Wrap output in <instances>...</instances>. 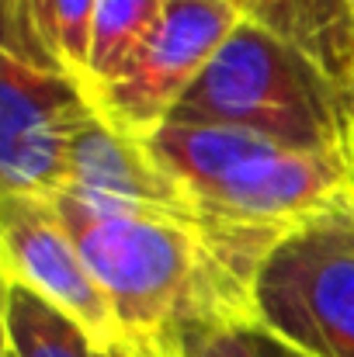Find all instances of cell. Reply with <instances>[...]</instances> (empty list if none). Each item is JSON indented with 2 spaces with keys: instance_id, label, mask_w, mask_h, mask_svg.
Returning <instances> with one entry per match:
<instances>
[{
  "instance_id": "1",
  "label": "cell",
  "mask_w": 354,
  "mask_h": 357,
  "mask_svg": "<svg viewBox=\"0 0 354 357\" xmlns=\"http://www.w3.org/2000/svg\"><path fill=\"white\" fill-rule=\"evenodd\" d=\"M142 146L205 219L216 264L250 309L271 250L309 219L354 205L344 156L292 149L243 128L184 121L160 125Z\"/></svg>"
},
{
  "instance_id": "2",
  "label": "cell",
  "mask_w": 354,
  "mask_h": 357,
  "mask_svg": "<svg viewBox=\"0 0 354 357\" xmlns=\"http://www.w3.org/2000/svg\"><path fill=\"white\" fill-rule=\"evenodd\" d=\"M52 202L108 295L125 357H188L202 333L253 326L202 219L101 212L66 195Z\"/></svg>"
},
{
  "instance_id": "3",
  "label": "cell",
  "mask_w": 354,
  "mask_h": 357,
  "mask_svg": "<svg viewBox=\"0 0 354 357\" xmlns=\"http://www.w3.org/2000/svg\"><path fill=\"white\" fill-rule=\"evenodd\" d=\"M170 121L243 128L292 149L330 153L351 163L354 94L299 49L239 21Z\"/></svg>"
},
{
  "instance_id": "4",
  "label": "cell",
  "mask_w": 354,
  "mask_h": 357,
  "mask_svg": "<svg viewBox=\"0 0 354 357\" xmlns=\"http://www.w3.org/2000/svg\"><path fill=\"white\" fill-rule=\"evenodd\" d=\"M253 326L306 357H354V205L271 250L253 284Z\"/></svg>"
},
{
  "instance_id": "5",
  "label": "cell",
  "mask_w": 354,
  "mask_h": 357,
  "mask_svg": "<svg viewBox=\"0 0 354 357\" xmlns=\"http://www.w3.org/2000/svg\"><path fill=\"white\" fill-rule=\"evenodd\" d=\"M239 21L243 14L230 0H167V10L139 56L87 98L98 119L135 142H146L170 121L181 98Z\"/></svg>"
},
{
  "instance_id": "6",
  "label": "cell",
  "mask_w": 354,
  "mask_h": 357,
  "mask_svg": "<svg viewBox=\"0 0 354 357\" xmlns=\"http://www.w3.org/2000/svg\"><path fill=\"white\" fill-rule=\"evenodd\" d=\"M98 119L84 87L0 52V188L3 195L59 198L73 153Z\"/></svg>"
},
{
  "instance_id": "7",
  "label": "cell",
  "mask_w": 354,
  "mask_h": 357,
  "mask_svg": "<svg viewBox=\"0 0 354 357\" xmlns=\"http://www.w3.org/2000/svg\"><path fill=\"white\" fill-rule=\"evenodd\" d=\"M3 284H17L63 316H70L105 351L121 354L115 312L105 288L87 267L52 198L3 195L0 202Z\"/></svg>"
},
{
  "instance_id": "8",
  "label": "cell",
  "mask_w": 354,
  "mask_h": 357,
  "mask_svg": "<svg viewBox=\"0 0 354 357\" xmlns=\"http://www.w3.org/2000/svg\"><path fill=\"white\" fill-rule=\"evenodd\" d=\"M3 351L10 357H121L17 284H3Z\"/></svg>"
},
{
  "instance_id": "9",
  "label": "cell",
  "mask_w": 354,
  "mask_h": 357,
  "mask_svg": "<svg viewBox=\"0 0 354 357\" xmlns=\"http://www.w3.org/2000/svg\"><path fill=\"white\" fill-rule=\"evenodd\" d=\"M163 10H167V0H98L87 73L80 84L87 98L101 91L105 84H112L139 56V49L156 31Z\"/></svg>"
},
{
  "instance_id": "10",
  "label": "cell",
  "mask_w": 354,
  "mask_h": 357,
  "mask_svg": "<svg viewBox=\"0 0 354 357\" xmlns=\"http://www.w3.org/2000/svg\"><path fill=\"white\" fill-rule=\"evenodd\" d=\"M0 52L63 73L52 35V0H0Z\"/></svg>"
},
{
  "instance_id": "11",
  "label": "cell",
  "mask_w": 354,
  "mask_h": 357,
  "mask_svg": "<svg viewBox=\"0 0 354 357\" xmlns=\"http://www.w3.org/2000/svg\"><path fill=\"white\" fill-rule=\"evenodd\" d=\"M94 10H98V0H52V35H56L59 66L77 84H84V73H87Z\"/></svg>"
},
{
  "instance_id": "12",
  "label": "cell",
  "mask_w": 354,
  "mask_h": 357,
  "mask_svg": "<svg viewBox=\"0 0 354 357\" xmlns=\"http://www.w3.org/2000/svg\"><path fill=\"white\" fill-rule=\"evenodd\" d=\"M188 357H260L253 326H233V330H216L202 333L188 344Z\"/></svg>"
},
{
  "instance_id": "13",
  "label": "cell",
  "mask_w": 354,
  "mask_h": 357,
  "mask_svg": "<svg viewBox=\"0 0 354 357\" xmlns=\"http://www.w3.org/2000/svg\"><path fill=\"white\" fill-rule=\"evenodd\" d=\"M253 337H257V351H260V357H306V354H299L295 347L281 344L278 337H271V333L257 330V326H253Z\"/></svg>"
},
{
  "instance_id": "14",
  "label": "cell",
  "mask_w": 354,
  "mask_h": 357,
  "mask_svg": "<svg viewBox=\"0 0 354 357\" xmlns=\"http://www.w3.org/2000/svg\"><path fill=\"white\" fill-rule=\"evenodd\" d=\"M230 3H233V7L239 10V14H243V17H246V14H250V10H253V7H257L260 0H230Z\"/></svg>"
},
{
  "instance_id": "15",
  "label": "cell",
  "mask_w": 354,
  "mask_h": 357,
  "mask_svg": "<svg viewBox=\"0 0 354 357\" xmlns=\"http://www.w3.org/2000/svg\"><path fill=\"white\" fill-rule=\"evenodd\" d=\"M351 184H354V142H351Z\"/></svg>"
},
{
  "instance_id": "16",
  "label": "cell",
  "mask_w": 354,
  "mask_h": 357,
  "mask_svg": "<svg viewBox=\"0 0 354 357\" xmlns=\"http://www.w3.org/2000/svg\"><path fill=\"white\" fill-rule=\"evenodd\" d=\"M3 357H10V354H7V351H3Z\"/></svg>"
},
{
  "instance_id": "17",
  "label": "cell",
  "mask_w": 354,
  "mask_h": 357,
  "mask_svg": "<svg viewBox=\"0 0 354 357\" xmlns=\"http://www.w3.org/2000/svg\"><path fill=\"white\" fill-rule=\"evenodd\" d=\"M121 357H125V354H121Z\"/></svg>"
},
{
  "instance_id": "18",
  "label": "cell",
  "mask_w": 354,
  "mask_h": 357,
  "mask_svg": "<svg viewBox=\"0 0 354 357\" xmlns=\"http://www.w3.org/2000/svg\"><path fill=\"white\" fill-rule=\"evenodd\" d=\"M351 3H354V0H351Z\"/></svg>"
}]
</instances>
